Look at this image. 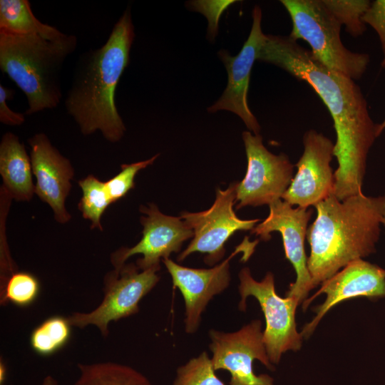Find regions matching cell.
Wrapping results in <instances>:
<instances>
[{"mask_svg":"<svg viewBox=\"0 0 385 385\" xmlns=\"http://www.w3.org/2000/svg\"><path fill=\"white\" fill-rule=\"evenodd\" d=\"M134 38L128 8L102 46L90 49L78 57L64 106L83 135H89L98 130L111 143L118 142L123 137L126 129L117 109L115 94L129 64Z\"/></svg>","mask_w":385,"mask_h":385,"instance_id":"obj_2","label":"cell"},{"mask_svg":"<svg viewBox=\"0 0 385 385\" xmlns=\"http://www.w3.org/2000/svg\"><path fill=\"white\" fill-rule=\"evenodd\" d=\"M71 327L67 317H51L36 327L30 336L33 350L41 356H48L62 348L71 336Z\"/></svg>","mask_w":385,"mask_h":385,"instance_id":"obj_22","label":"cell"},{"mask_svg":"<svg viewBox=\"0 0 385 385\" xmlns=\"http://www.w3.org/2000/svg\"><path fill=\"white\" fill-rule=\"evenodd\" d=\"M6 377V368L4 364L1 362L0 365V384L1 385L4 383Z\"/></svg>","mask_w":385,"mask_h":385,"instance_id":"obj_32","label":"cell"},{"mask_svg":"<svg viewBox=\"0 0 385 385\" xmlns=\"http://www.w3.org/2000/svg\"><path fill=\"white\" fill-rule=\"evenodd\" d=\"M292 29L289 37L308 43L312 56L327 68L354 80L360 78L370 61L367 53L352 52L340 37L342 26L323 0H282Z\"/></svg>","mask_w":385,"mask_h":385,"instance_id":"obj_5","label":"cell"},{"mask_svg":"<svg viewBox=\"0 0 385 385\" xmlns=\"http://www.w3.org/2000/svg\"><path fill=\"white\" fill-rule=\"evenodd\" d=\"M322 294H326V299L313 309L316 314L300 332L303 338H309L323 317L344 300L360 297L370 299L385 298V269L364 259L351 262L321 284L319 290L302 303L303 310Z\"/></svg>","mask_w":385,"mask_h":385,"instance_id":"obj_16","label":"cell"},{"mask_svg":"<svg viewBox=\"0 0 385 385\" xmlns=\"http://www.w3.org/2000/svg\"><path fill=\"white\" fill-rule=\"evenodd\" d=\"M157 154L143 161L130 164H122L120 171L114 177L106 182L110 197L114 203L121 199L135 188V178L141 170L152 165L158 157Z\"/></svg>","mask_w":385,"mask_h":385,"instance_id":"obj_26","label":"cell"},{"mask_svg":"<svg viewBox=\"0 0 385 385\" xmlns=\"http://www.w3.org/2000/svg\"><path fill=\"white\" fill-rule=\"evenodd\" d=\"M160 267L140 270L136 264H124L107 272L103 282V298L101 304L89 312H73L67 319L71 327L85 328L93 325L107 337L108 326L136 314L140 300L150 292L160 279Z\"/></svg>","mask_w":385,"mask_h":385,"instance_id":"obj_6","label":"cell"},{"mask_svg":"<svg viewBox=\"0 0 385 385\" xmlns=\"http://www.w3.org/2000/svg\"><path fill=\"white\" fill-rule=\"evenodd\" d=\"M242 140L247 168L245 178L237 183L236 208L270 205L281 199L292 182L294 165L285 154L270 152L260 134L244 131Z\"/></svg>","mask_w":385,"mask_h":385,"instance_id":"obj_10","label":"cell"},{"mask_svg":"<svg viewBox=\"0 0 385 385\" xmlns=\"http://www.w3.org/2000/svg\"><path fill=\"white\" fill-rule=\"evenodd\" d=\"M40 289L38 279L26 272H15L1 289V304L11 302L24 307L31 304L37 297Z\"/></svg>","mask_w":385,"mask_h":385,"instance_id":"obj_24","label":"cell"},{"mask_svg":"<svg viewBox=\"0 0 385 385\" xmlns=\"http://www.w3.org/2000/svg\"><path fill=\"white\" fill-rule=\"evenodd\" d=\"M14 96V91L0 84V122L8 125H20L25 121V115L11 110L7 101Z\"/></svg>","mask_w":385,"mask_h":385,"instance_id":"obj_29","label":"cell"},{"mask_svg":"<svg viewBox=\"0 0 385 385\" xmlns=\"http://www.w3.org/2000/svg\"><path fill=\"white\" fill-rule=\"evenodd\" d=\"M323 2L350 35L358 37L365 32L366 27L362 17L371 4L370 1L323 0Z\"/></svg>","mask_w":385,"mask_h":385,"instance_id":"obj_23","label":"cell"},{"mask_svg":"<svg viewBox=\"0 0 385 385\" xmlns=\"http://www.w3.org/2000/svg\"><path fill=\"white\" fill-rule=\"evenodd\" d=\"M257 242H249L246 237L226 260L209 269L184 267L169 257L162 260L171 276L173 287L179 289L184 299L186 333L193 334L198 329L202 314L209 302L229 286L230 260L240 252L251 255Z\"/></svg>","mask_w":385,"mask_h":385,"instance_id":"obj_12","label":"cell"},{"mask_svg":"<svg viewBox=\"0 0 385 385\" xmlns=\"http://www.w3.org/2000/svg\"><path fill=\"white\" fill-rule=\"evenodd\" d=\"M28 142L32 172L36 178L35 194L51 207L55 220L65 224L71 219L66 200L72 188L73 167L45 133L35 134Z\"/></svg>","mask_w":385,"mask_h":385,"instance_id":"obj_17","label":"cell"},{"mask_svg":"<svg viewBox=\"0 0 385 385\" xmlns=\"http://www.w3.org/2000/svg\"><path fill=\"white\" fill-rule=\"evenodd\" d=\"M173 385H225L215 374L206 351L190 359L177 369Z\"/></svg>","mask_w":385,"mask_h":385,"instance_id":"obj_25","label":"cell"},{"mask_svg":"<svg viewBox=\"0 0 385 385\" xmlns=\"http://www.w3.org/2000/svg\"><path fill=\"white\" fill-rule=\"evenodd\" d=\"M140 211L145 215L140 217L143 227L141 240L132 247H122L111 255L114 268L123 266L133 255H142L136 265L142 270L160 267V262L168 258L172 252L180 250L185 241L193 237V232L180 217L166 215L158 206L150 203L141 206Z\"/></svg>","mask_w":385,"mask_h":385,"instance_id":"obj_15","label":"cell"},{"mask_svg":"<svg viewBox=\"0 0 385 385\" xmlns=\"http://www.w3.org/2000/svg\"><path fill=\"white\" fill-rule=\"evenodd\" d=\"M11 200L12 197L9 193L4 188H1L0 191L1 231L3 232L4 237L1 235V288L4 286L9 277L16 272L14 262L9 252L4 232L5 220Z\"/></svg>","mask_w":385,"mask_h":385,"instance_id":"obj_27","label":"cell"},{"mask_svg":"<svg viewBox=\"0 0 385 385\" xmlns=\"http://www.w3.org/2000/svg\"><path fill=\"white\" fill-rule=\"evenodd\" d=\"M77 45V37L71 34L50 40L0 31V68L26 96V115L58 106L63 96L61 72Z\"/></svg>","mask_w":385,"mask_h":385,"instance_id":"obj_4","label":"cell"},{"mask_svg":"<svg viewBox=\"0 0 385 385\" xmlns=\"http://www.w3.org/2000/svg\"><path fill=\"white\" fill-rule=\"evenodd\" d=\"M257 60L272 63L308 83L328 108L337 140L333 195L339 200L362 192L368 153L377 137L363 93L354 80L318 61L289 36L267 35Z\"/></svg>","mask_w":385,"mask_h":385,"instance_id":"obj_1","label":"cell"},{"mask_svg":"<svg viewBox=\"0 0 385 385\" xmlns=\"http://www.w3.org/2000/svg\"><path fill=\"white\" fill-rule=\"evenodd\" d=\"M38 385H59V384L53 376L47 375Z\"/></svg>","mask_w":385,"mask_h":385,"instance_id":"obj_30","label":"cell"},{"mask_svg":"<svg viewBox=\"0 0 385 385\" xmlns=\"http://www.w3.org/2000/svg\"><path fill=\"white\" fill-rule=\"evenodd\" d=\"M304 152L294 166L297 172L282 196L292 206H315L333 193L334 173L331 166L334 144L311 129L303 137Z\"/></svg>","mask_w":385,"mask_h":385,"instance_id":"obj_13","label":"cell"},{"mask_svg":"<svg viewBox=\"0 0 385 385\" xmlns=\"http://www.w3.org/2000/svg\"><path fill=\"white\" fill-rule=\"evenodd\" d=\"M82 197L78 207L84 219L91 221V229L103 230L101 217L107 207L113 204L103 182L93 175H88L78 181Z\"/></svg>","mask_w":385,"mask_h":385,"instance_id":"obj_21","label":"cell"},{"mask_svg":"<svg viewBox=\"0 0 385 385\" xmlns=\"http://www.w3.org/2000/svg\"><path fill=\"white\" fill-rule=\"evenodd\" d=\"M317 216L307 232V267L314 288L352 261L376 252L385 217V192H363L339 200L333 194L314 206Z\"/></svg>","mask_w":385,"mask_h":385,"instance_id":"obj_3","label":"cell"},{"mask_svg":"<svg viewBox=\"0 0 385 385\" xmlns=\"http://www.w3.org/2000/svg\"><path fill=\"white\" fill-rule=\"evenodd\" d=\"M382 225L385 227V217H384L382 220Z\"/></svg>","mask_w":385,"mask_h":385,"instance_id":"obj_33","label":"cell"},{"mask_svg":"<svg viewBox=\"0 0 385 385\" xmlns=\"http://www.w3.org/2000/svg\"><path fill=\"white\" fill-rule=\"evenodd\" d=\"M0 31L16 35H40L55 40L64 35L56 27L41 22L28 0L0 1Z\"/></svg>","mask_w":385,"mask_h":385,"instance_id":"obj_19","label":"cell"},{"mask_svg":"<svg viewBox=\"0 0 385 385\" xmlns=\"http://www.w3.org/2000/svg\"><path fill=\"white\" fill-rule=\"evenodd\" d=\"M252 14L251 31L239 53L231 56L225 49L217 53L227 72V84L220 98L207 111L210 113L220 110L231 111L242 120L250 132L258 135L260 125L248 106L247 93L252 68L267 35L262 30L260 7L255 6Z\"/></svg>","mask_w":385,"mask_h":385,"instance_id":"obj_14","label":"cell"},{"mask_svg":"<svg viewBox=\"0 0 385 385\" xmlns=\"http://www.w3.org/2000/svg\"><path fill=\"white\" fill-rule=\"evenodd\" d=\"M270 213L266 219L257 225L251 233L260 240L267 241L270 233L278 232L282 235L286 258L292 265L296 280L291 283L286 296L296 298L299 304L303 303L309 292L314 288L307 267L304 250L307 225L312 217L310 208L293 207L281 199L269 205Z\"/></svg>","mask_w":385,"mask_h":385,"instance_id":"obj_11","label":"cell"},{"mask_svg":"<svg viewBox=\"0 0 385 385\" xmlns=\"http://www.w3.org/2000/svg\"><path fill=\"white\" fill-rule=\"evenodd\" d=\"M262 327V322L254 319L233 332L209 331L213 367L215 371L230 372V385H274L269 375H256L253 371L255 360L271 371L274 369L267 353Z\"/></svg>","mask_w":385,"mask_h":385,"instance_id":"obj_9","label":"cell"},{"mask_svg":"<svg viewBox=\"0 0 385 385\" xmlns=\"http://www.w3.org/2000/svg\"><path fill=\"white\" fill-rule=\"evenodd\" d=\"M237 182L232 183L227 189L218 188L212 205L199 212H183L179 216L193 232L192 240L178 257L183 261L193 252L206 254L205 262L212 266L225 255V244L237 231L252 230L259 219L242 220L235 214Z\"/></svg>","mask_w":385,"mask_h":385,"instance_id":"obj_8","label":"cell"},{"mask_svg":"<svg viewBox=\"0 0 385 385\" xmlns=\"http://www.w3.org/2000/svg\"><path fill=\"white\" fill-rule=\"evenodd\" d=\"M77 366L80 375L73 385H153L140 371L119 363L78 364Z\"/></svg>","mask_w":385,"mask_h":385,"instance_id":"obj_20","label":"cell"},{"mask_svg":"<svg viewBox=\"0 0 385 385\" xmlns=\"http://www.w3.org/2000/svg\"><path fill=\"white\" fill-rule=\"evenodd\" d=\"M362 21L370 25L377 34L385 59V0H376L371 3Z\"/></svg>","mask_w":385,"mask_h":385,"instance_id":"obj_28","label":"cell"},{"mask_svg":"<svg viewBox=\"0 0 385 385\" xmlns=\"http://www.w3.org/2000/svg\"><path fill=\"white\" fill-rule=\"evenodd\" d=\"M381 66L385 68V59H383L381 62ZM385 129V119L381 123L376 124V130L378 135L379 136L382 131Z\"/></svg>","mask_w":385,"mask_h":385,"instance_id":"obj_31","label":"cell"},{"mask_svg":"<svg viewBox=\"0 0 385 385\" xmlns=\"http://www.w3.org/2000/svg\"><path fill=\"white\" fill-rule=\"evenodd\" d=\"M239 309L245 311L248 297L259 302L265 318L263 339L270 362L277 364L282 354L297 351L302 344V336L297 329L296 309L299 303L293 297H281L275 291L274 274L268 272L260 282L255 280L248 267L239 272Z\"/></svg>","mask_w":385,"mask_h":385,"instance_id":"obj_7","label":"cell"},{"mask_svg":"<svg viewBox=\"0 0 385 385\" xmlns=\"http://www.w3.org/2000/svg\"><path fill=\"white\" fill-rule=\"evenodd\" d=\"M0 174L3 187L16 201H29L35 194L30 155L15 134L7 132L0 143Z\"/></svg>","mask_w":385,"mask_h":385,"instance_id":"obj_18","label":"cell"}]
</instances>
